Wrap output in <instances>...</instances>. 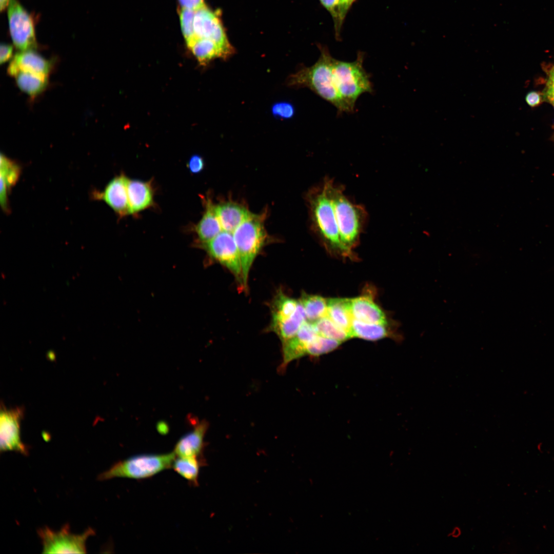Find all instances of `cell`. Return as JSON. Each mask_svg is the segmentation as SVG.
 <instances>
[{"mask_svg": "<svg viewBox=\"0 0 554 554\" xmlns=\"http://www.w3.org/2000/svg\"><path fill=\"white\" fill-rule=\"evenodd\" d=\"M321 55L310 67H303L287 78L291 87H307L333 105L340 113L350 112L339 96L333 84L332 62L333 58L325 46H319Z\"/></svg>", "mask_w": 554, "mask_h": 554, "instance_id": "6da1fadb", "label": "cell"}, {"mask_svg": "<svg viewBox=\"0 0 554 554\" xmlns=\"http://www.w3.org/2000/svg\"><path fill=\"white\" fill-rule=\"evenodd\" d=\"M341 243L351 254L363 230L367 218L364 208L353 203L345 195L343 188L326 179Z\"/></svg>", "mask_w": 554, "mask_h": 554, "instance_id": "7a4b0ae2", "label": "cell"}, {"mask_svg": "<svg viewBox=\"0 0 554 554\" xmlns=\"http://www.w3.org/2000/svg\"><path fill=\"white\" fill-rule=\"evenodd\" d=\"M364 53L360 52L353 62L333 58L332 72L335 89L350 112L354 111L359 97L373 91L369 74L363 67Z\"/></svg>", "mask_w": 554, "mask_h": 554, "instance_id": "3957f363", "label": "cell"}, {"mask_svg": "<svg viewBox=\"0 0 554 554\" xmlns=\"http://www.w3.org/2000/svg\"><path fill=\"white\" fill-rule=\"evenodd\" d=\"M311 219L315 232L329 250L351 255L341 242L327 179L310 196Z\"/></svg>", "mask_w": 554, "mask_h": 554, "instance_id": "277c9868", "label": "cell"}, {"mask_svg": "<svg viewBox=\"0 0 554 554\" xmlns=\"http://www.w3.org/2000/svg\"><path fill=\"white\" fill-rule=\"evenodd\" d=\"M176 456L174 452L161 454H140L118 461L109 469L101 473L98 479L108 480L115 478L142 480L172 468Z\"/></svg>", "mask_w": 554, "mask_h": 554, "instance_id": "5b68a950", "label": "cell"}, {"mask_svg": "<svg viewBox=\"0 0 554 554\" xmlns=\"http://www.w3.org/2000/svg\"><path fill=\"white\" fill-rule=\"evenodd\" d=\"M232 234L240 256L242 284L246 288L250 268L266 237L263 217L251 213Z\"/></svg>", "mask_w": 554, "mask_h": 554, "instance_id": "8992f818", "label": "cell"}, {"mask_svg": "<svg viewBox=\"0 0 554 554\" xmlns=\"http://www.w3.org/2000/svg\"><path fill=\"white\" fill-rule=\"evenodd\" d=\"M37 532L43 545V553H85L87 540L94 534L91 528L82 534L73 533L68 525L57 531L45 527Z\"/></svg>", "mask_w": 554, "mask_h": 554, "instance_id": "52a82bcc", "label": "cell"}, {"mask_svg": "<svg viewBox=\"0 0 554 554\" xmlns=\"http://www.w3.org/2000/svg\"><path fill=\"white\" fill-rule=\"evenodd\" d=\"M8 18L10 34L15 47L20 51L36 48L33 18L17 0H10L8 6Z\"/></svg>", "mask_w": 554, "mask_h": 554, "instance_id": "ba28073f", "label": "cell"}, {"mask_svg": "<svg viewBox=\"0 0 554 554\" xmlns=\"http://www.w3.org/2000/svg\"><path fill=\"white\" fill-rule=\"evenodd\" d=\"M202 244L210 256L227 268L242 284L240 256L232 233L222 231Z\"/></svg>", "mask_w": 554, "mask_h": 554, "instance_id": "9c48e42d", "label": "cell"}, {"mask_svg": "<svg viewBox=\"0 0 554 554\" xmlns=\"http://www.w3.org/2000/svg\"><path fill=\"white\" fill-rule=\"evenodd\" d=\"M193 28L195 36L210 39L216 43L229 58L234 49L227 37L217 13L206 6L195 11Z\"/></svg>", "mask_w": 554, "mask_h": 554, "instance_id": "30bf717a", "label": "cell"}, {"mask_svg": "<svg viewBox=\"0 0 554 554\" xmlns=\"http://www.w3.org/2000/svg\"><path fill=\"white\" fill-rule=\"evenodd\" d=\"M23 416L21 407L7 409L1 405L0 413L1 451H13L27 455V447L22 442L20 422Z\"/></svg>", "mask_w": 554, "mask_h": 554, "instance_id": "8fae6325", "label": "cell"}, {"mask_svg": "<svg viewBox=\"0 0 554 554\" xmlns=\"http://www.w3.org/2000/svg\"><path fill=\"white\" fill-rule=\"evenodd\" d=\"M128 180L124 174L116 176L107 184L103 191H92L91 197L94 200L104 202L120 217L130 214L127 193Z\"/></svg>", "mask_w": 554, "mask_h": 554, "instance_id": "7c38bea8", "label": "cell"}, {"mask_svg": "<svg viewBox=\"0 0 554 554\" xmlns=\"http://www.w3.org/2000/svg\"><path fill=\"white\" fill-rule=\"evenodd\" d=\"M53 66L52 61L45 58L33 50L20 51L13 57L7 71L12 76L19 71H24L48 77Z\"/></svg>", "mask_w": 554, "mask_h": 554, "instance_id": "4fadbf2b", "label": "cell"}, {"mask_svg": "<svg viewBox=\"0 0 554 554\" xmlns=\"http://www.w3.org/2000/svg\"><path fill=\"white\" fill-rule=\"evenodd\" d=\"M317 335L312 323L306 321L294 336L283 342V360L280 369L283 370L291 361L306 355L307 345Z\"/></svg>", "mask_w": 554, "mask_h": 554, "instance_id": "5bb4252c", "label": "cell"}, {"mask_svg": "<svg viewBox=\"0 0 554 554\" xmlns=\"http://www.w3.org/2000/svg\"><path fill=\"white\" fill-rule=\"evenodd\" d=\"M208 427V423L203 421L182 437L174 448L173 452L176 457L204 459L203 455L205 446L204 439Z\"/></svg>", "mask_w": 554, "mask_h": 554, "instance_id": "9a60e30c", "label": "cell"}, {"mask_svg": "<svg viewBox=\"0 0 554 554\" xmlns=\"http://www.w3.org/2000/svg\"><path fill=\"white\" fill-rule=\"evenodd\" d=\"M349 306L353 319L369 323L387 324L385 313L369 295L349 299Z\"/></svg>", "mask_w": 554, "mask_h": 554, "instance_id": "2e32d148", "label": "cell"}, {"mask_svg": "<svg viewBox=\"0 0 554 554\" xmlns=\"http://www.w3.org/2000/svg\"><path fill=\"white\" fill-rule=\"evenodd\" d=\"M127 193L130 214L140 212L153 204V192L149 182L128 179Z\"/></svg>", "mask_w": 554, "mask_h": 554, "instance_id": "e0dca14e", "label": "cell"}, {"mask_svg": "<svg viewBox=\"0 0 554 554\" xmlns=\"http://www.w3.org/2000/svg\"><path fill=\"white\" fill-rule=\"evenodd\" d=\"M214 209L223 231L231 233L251 214L245 207L232 202L214 205Z\"/></svg>", "mask_w": 554, "mask_h": 554, "instance_id": "ac0fdd59", "label": "cell"}, {"mask_svg": "<svg viewBox=\"0 0 554 554\" xmlns=\"http://www.w3.org/2000/svg\"><path fill=\"white\" fill-rule=\"evenodd\" d=\"M1 205L2 209L8 212V191L16 184L21 174V167L16 162L1 155Z\"/></svg>", "mask_w": 554, "mask_h": 554, "instance_id": "d6986e66", "label": "cell"}, {"mask_svg": "<svg viewBox=\"0 0 554 554\" xmlns=\"http://www.w3.org/2000/svg\"><path fill=\"white\" fill-rule=\"evenodd\" d=\"M186 42L201 65H205L215 58H228L222 49L210 39L195 36Z\"/></svg>", "mask_w": 554, "mask_h": 554, "instance_id": "ffe728a7", "label": "cell"}, {"mask_svg": "<svg viewBox=\"0 0 554 554\" xmlns=\"http://www.w3.org/2000/svg\"><path fill=\"white\" fill-rule=\"evenodd\" d=\"M306 321L304 309L299 301L297 309L291 317L282 320H271L270 328L283 343L294 336Z\"/></svg>", "mask_w": 554, "mask_h": 554, "instance_id": "44dd1931", "label": "cell"}, {"mask_svg": "<svg viewBox=\"0 0 554 554\" xmlns=\"http://www.w3.org/2000/svg\"><path fill=\"white\" fill-rule=\"evenodd\" d=\"M195 230L202 243L210 241L223 231L215 211L214 205L211 201H208L205 211Z\"/></svg>", "mask_w": 554, "mask_h": 554, "instance_id": "7402d4cb", "label": "cell"}, {"mask_svg": "<svg viewBox=\"0 0 554 554\" xmlns=\"http://www.w3.org/2000/svg\"><path fill=\"white\" fill-rule=\"evenodd\" d=\"M326 316L339 327L348 332L350 335V330L353 318L349 309V299H328Z\"/></svg>", "mask_w": 554, "mask_h": 554, "instance_id": "603a6c76", "label": "cell"}, {"mask_svg": "<svg viewBox=\"0 0 554 554\" xmlns=\"http://www.w3.org/2000/svg\"><path fill=\"white\" fill-rule=\"evenodd\" d=\"M205 464V459L176 457L172 468L187 480L189 485L196 487L199 485L200 468Z\"/></svg>", "mask_w": 554, "mask_h": 554, "instance_id": "cb8c5ba5", "label": "cell"}, {"mask_svg": "<svg viewBox=\"0 0 554 554\" xmlns=\"http://www.w3.org/2000/svg\"><path fill=\"white\" fill-rule=\"evenodd\" d=\"M13 77L19 89L32 97L41 94L48 85V77L27 71H19Z\"/></svg>", "mask_w": 554, "mask_h": 554, "instance_id": "d4e9b609", "label": "cell"}, {"mask_svg": "<svg viewBox=\"0 0 554 554\" xmlns=\"http://www.w3.org/2000/svg\"><path fill=\"white\" fill-rule=\"evenodd\" d=\"M385 326L353 319L350 334L351 338H358L368 341H377L388 335V332Z\"/></svg>", "mask_w": 554, "mask_h": 554, "instance_id": "484cf974", "label": "cell"}, {"mask_svg": "<svg viewBox=\"0 0 554 554\" xmlns=\"http://www.w3.org/2000/svg\"><path fill=\"white\" fill-rule=\"evenodd\" d=\"M299 301L304 309L307 321L312 323L326 315L327 300L323 297L303 294Z\"/></svg>", "mask_w": 554, "mask_h": 554, "instance_id": "4316f807", "label": "cell"}, {"mask_svg": "<svg viewBox=\"0 0 554 554\" xmlns=\"http://www.w3.org/2000/svg\"><path fill=\"white\" fill-rule=\"evenodd\" d=\"M299 303V301L280 291L272 303L271 320H282L291 317L294 314Z\"/></svg>", "mask_w": 554, "mask_h": 554, "instance_id": "83f0119b", "label": "cell"}, {"mask_svg": "<svg viewBox=\"0 0 554 554\" xmlns=\"http://www.w3.org/2000/svg\"><path fill=\"white\" fill-rule=\"evenodd\" d=\"M312 324L318 335L342 343L351 338L348 332L339 327L326 315L312 322Z\"/></svg>", "mask_w": 554, "mask_h": 554, "instance_id": "f1b7e54d", "label": "cell"}, {"mask_svg": "<svg viewBox=\"0 0 554 554\" xmlns=\"http://www.w3.org/2000/svg\"><path fill=\"white\" fill-rule=\"evenodd\" d=\"M342 342L330 338L317 335L307 345L306 354L319 356L336 349Z\"/></svg>", "mask_w": 554, "mask_h": 554, "instance_id": "f546056e", "label": "cell"}, {"mask_svg": "<svg viewBox=\"0 0 554 554\" xmlns=\"http://www.w3.org/2000/svg\"><path fill=\"white\" fill-rule=\"evenodd\" d=\"M323 7L330 13L334 24L337 36L340 33L341 26L344 21L341 11L340 0H319Z\"/></svg>", "mask_w": 554, "mask_h": 554, "instance_id": "4dcf8cb0", "label": "cell"}, {"mask_svg": "<svg viewBox=\"0 0 554 554\" xmlns=\"http://www.w3.org/2000/svg\"><path fill=\"white\" fill-rule=\"evenodd\" d=\"M195 11L181 8L180 12L181 27L186 42L195 36L193 21Z\"/></svg>", "mask_w": 554, "mask_h": 554, "instance_id": "1f68e13d", "label": "cell"}, {"mask_svg": "<svg viewBox=\"0 0 554 554\" xmlns=\"http://www.w3.org/2000/svg\"><path fill=\"white\" fill-rule=\"evenodd\" d=\"M275 116L282 119L291 118L294 114L293 106L288 102H279L274 104L271 109Z\"/></svg>", "mask_w": 554, "mask_h": 554, "instance_id": "d6a6232c", "label": "cell"}, {"mask_svg": "<svg viewBox=\"0 0 554 554\" xmlns=\"http://www.w3.org/2000/svg\"><path fill=\"white\" fill-rule=\"evenodd\" d=\"M189 171L193 173L200 172L204 167V162L201 156L198 155L192 156L187 163Z\"/></svg>", "mask_w": 554, "mask_h": 554, "instance_id": "836d02e7", "label": "cell"}, {"mask_svg": "<svg viewBox=\"0 0 554 554\" xmlns=\"http://www.w3.org/2000/svg\"><path fill=\"white\" fill-rule=\"evenodd\" d=\"M182 8L196 11L206 7L204 0H178Z\"/></svg>", "mask_w": 554, "mask_h": 554, "instance_id": "e575fe53", "label": "cell"}, {"mask_svg": "<svg viewBox=\"0 0 554 554\" xmlns=\"http://www.w3.org/2000/svg\"><path fill=\"white\" fill-rule=\"evenodd\" d=\"M543 99V95L541 93L535 91L528 92L525 97L526 103L531 107L539 106Z\"/></svg>", "mask_w": 554, "mask_h": 554, "instance_id": "d590c367", "label": "cell"}, {"mask_svg": "<svg viewBox=\"0 0 554 554\" xmlns=\"http://www.w3.org/2000/svg\"><path fill=\"white\" fill-rule=\"evenodd\" d=\"M13 46L7 44H1L0 48V62L1 64L6 63L13 56Z\"/></svg>", "mask_w": 554, "mask_h": 554, "instance_id": "8d00e7d4", "label": "cell"}, {"mask_svg": "<svg viewBox=\"0 0 554 554\" xmlns=\"http://www.w3.org/2000/svg\"><path fill=\"white\" fill-rule=\"evenodd\" d=\"M355 1V0H340L341 13L344 19L349 9Z\"/></svg>", "mask_w": 554, "mask_h": 554, "instance_id": "74e56055", "label": "cell"}, {"mask_svg": "<svg viewBox=\"0 0 554 554\" xmlns=\"http://www.w3.org/2000/svg\"><path fill=\"white\" fill-rule=\"evenodd\" d=\"M545 94L554 93V66L550 71Z\"/></svg>", "mask_w": 554, "mask_h": 554, "instance_id": "f35d334b", "label": "cell"}, {"mask_svg": "<svg viewBox=\"0 0 554 554\" xmlns=\"http://www.w3.org/2000/svg\"><path fill=\"white\" fill-rule=\"evenodd\" d=\"M461 530L460 527L455 526L452 531L448 534V536H451L453 538H457L459 537L461 535Z\"/></svg>", "mask_w": 554, "mask_h": 554, "instance_id": "ab89813d", "label": "cell"}, {"mask_svg": "<svg viewBox=\"0 0 554 554\" xmlns=\"http://www.w3.org/2000/svg\"><path fill=\"white\" fill-rule=\"evenodd\" d=\"M10 1V0H0V8L2 11L8 7Z\"/></svg>", "mask_w": 554, "mask_h": 554, "instance_id": "60d3db41", "label": "cell"}, {"mask_svg": "<svg viewBox=\"0 0 554 554\" xmlns=\"http://www.w3.org/2000/svg\"><path fill=\"white\" fill-rule=\"evenodd\" d=\"M545 95L546 97V98L549 100V101L551 104H552V105L554 106V93H550V94H545Z\"/></svg>", "mask_w": 554, "mask_h": 554, "instance_id": "b9f144b4", "label": "cell"}]
</instances>
